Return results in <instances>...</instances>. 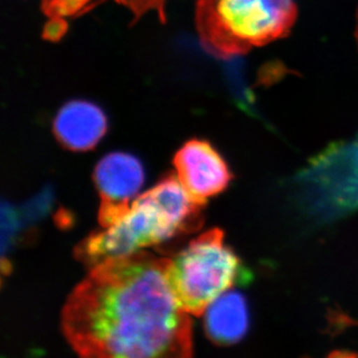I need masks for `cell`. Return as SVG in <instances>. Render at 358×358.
Listing matches in <instances>:
<instances>
[{
	"label": "cell",
	"mask_w": 358,
	"mask_h": 358,
	"mask_svg": "<svg viewBox=\"0 0 358 358\" xmlns=\"http://www.w3.org/2000/svg\"><path fill=\"white\" fill-rule=\"evenodd\" d=\"M169 260L145 250L105 260L69 296L62 328L85 357H190L192 321L169 285Z\"/></svg>",
	"instance_id": "obj_1"
},
{
	"label": "cell",
	"mask_w": 358,
	"mask_h": 358,
	"mask_svg": "<svg viewBox=\"0 0 358 358\" xmlns=\"http://www.w3.org/2000/svg\"><path fill=\"white\" fill-rule=\"evenodd\" d=\"M203 208L187 193L178 176L169 174L137 197L120 222L78 243L76 259L91 269L108 259L193 234L202 227Z\"/></svg>",
	"instance_id": "obj_2"
},
{
	"label": "cell",
	"mask_w": 358,
	"mask_h": 358,
	"mask_svg": "<svg viewBox=\"0 0 358 358\" xmlns=\"http://www.w3.org/2000/svg\"><path fill=\"white\" fill-rule=\"evenodd\" d=\"M297 17L296 0H197L195 8L199 40L224 58L287 38Z\"/></svg>",
	"instance_id": "obj_3"
},
{
	"label": "cell",
	"mask_w": 358,
	"mask_h": 358,
	"mask_svg": "<svg viewBox=\"0 0 358 358\" xmlns=\"http://www.w3.org/2000/svg\"><path fill=\"white\" fill-rule=\"evenodd\" d=\"M294 197L301 215L328 225L358 211V134L326 146L294 176Z\"/></svg>",
	"instance_id": "obj_4"
},
{
	"label": "cell",
	"mask_w": 358,
	"mask_h": 358,
	"mask_svg": "<svg viewBox=\"0 0 358 358\" xmlns=\"http://www.w3.org/2000/svg\"><path fill=\"white\" fill-rule=\"evenodd\" d=\"M167 276L180 306L190 315H201L234 284L250 280V271L224 243L223 231L213 229L169 260Z\"/></svg>",
	"instance_id": "obj_5"
},
{
	"label": "cell",
	"mask_w": 358,
	"mask_h": 358,
	"mask_svg": "<svg viewBox=\"0 0 358 358\" xmlns=\"http://www.w3.org/2000/svg\"><path fill=\"white\" fill-rule=\"evenodd\" d=\"M93 179L101 199L99 223L105 229L120 222L129 213L130 202L144 182V169L132 155L109 153L98 162Z\"/></svg>",
	"instance_id": "obj_6"
},
{
	"label": "cell",
	"mask_w": 358,
	"mask_h": 358,
	"mask_svg": "<svg viewBox=\"0 0 358 358\" xmlns=\"http://www.w3.org/2000/svg\"><path fill=\"white\" fill-rule=\"evenodd\" d=\"M173 164L187 193L203 206L209 197L223 193L234 178L220 152L201 139L187 142L176 152Z\"/></svg>",
	"instance_id": "obj_7"
},
{
	"label": "cell",
	"mask_w": 358,
	"mask_h": 358,
	"mask_svg": "<svg viewBox=\"0 0 358 358\" xmlns=\"http://www.w3.org/2000/svg\"><path fill=\"white\" fill-rule=\"evenodd\" d=\"M107 117L99 106L86 100L65 103L55 117V137L65 149L84 152L95 148L107 131Z\"/></svg>",
	"instance_id": "obj_8"
},
{
	"label": "cell",
	"mask_w": 358,
	"mask_h": 358,
	"mask_svg": "<svg viewBox=\"0 0 358 358\" xmlns=\"http://www.w3.org/2000/svg\"><path fill=\"white\" fill-rule=\"evenodd\" d=\"M204 329L218 345H231L246 336L250 329V310L246 298L238 291H227L206 308Z\"/></svg>",
	"instance_id": "obj_9"
},
{
	"label": "cell",
	"mask_w": 358,
	"mask_h": 358,
	"mask_svg": "<svg viewBox=\"0 0 358 358\" xmlns=\"http://www.w3.org/2000/svg\"><path fill=\"white\" fill-rule=\"evenodd\" d=\"M100 0H42V10L48 22L44 36L48 40L57 41L65 33L66 20L78 17L91 10ZM125 6L137 19L149 12H156L165 20V0H115Z\"/></svg>",
	"instance_id": "obj_10"
},
{
	"label": "cell",
	"mask_w": 358,
	"mask_h": 358,
	"mask_svg": "<svg viewBox=\"0 0 358 358\" xmlns=\"http://www.w3.org/2000/svg\"><path fill=\"white\" fill-rule=\"evenodd\" d=\"M354 38H355L356 47L358 52V8L355 14V28H354Z\"/></svg>",
	"instance_id": "obj_11"
}]
</instances>
